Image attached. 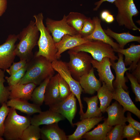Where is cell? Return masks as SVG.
I'll use <instances>...</instances> for the list:
<instances>
[{"mask_svg":"<svg viewBox=\"0 0 140 140\" xmlns=\"http://www.w3.org/2000/svg\"><path fill=\"white\" fill-rule=\"evenodd\" d=\"M27 69L23 77L18 83H33L39 85L44 80L51 78L54 74L52 62L42 56L35 54L27 61Z\"/></svg>","mask_w":140,"mask_h":140,"instance_id":"obj_1","label":"cell"},{"mask_svg":"<svg viewBox=\"0 0 140 140\" xmlns=\"http://www.w3.org/2000/svg\"><path fill=\"white\" fill-rule=\"evenodd\" d=\"M39 33L35 21L31 20L18 34L19 42L16 45L14 52L15 55L20 59L27 61L30 59L34 55L32 51L37 44Z\"/></svg>","mask_w":140,"mask_h":140,"instance_id":"obj_2","label":"cell"},{"mask_svg":"<svg viewBox=\"0 0 140 140\" xmlns=\"http://www.w3.org/2000/svg\"><path fill=\"white\" fill-rule=\"evenodd\" d=\"M33 17L40 33L37 43L39 50L34 54L37 56H43L52 62L58 59L56 56L57 49L55 43L50 33L44 25L43 13H40L34 15Z\"/></svg>","mask_w":140,"mask_h":140,"instance_id":"obj_3","label":"cell"},{"mask_svg":"<svg viewBox=\"0 0 140 140\" xmlns=\"http://www.w3.org/2000/svg\"><path fill=\"white\" fill-rule=\"evenodd\" d=\"M4 122L3 135L6 140H20L24 130L31 124V118L18 114L16 109L10 108Z\"/></svg>","mask_w":140,"mask_h":140,"instance_id":"obj_4","label":"cell"},{"mask_svg":"<svg viewBox=\"0 0 140 140\" xmlns=\"http://www.w3.org/2000/svg\"><path fill=\"white\" fill-rule=\"evenodd\" d=\"M114 3L117 9L116 19L119 25L124 26L130 30L140 31V28L133 20V17L137 16L139 13L134 0H116Z\"/></svg>","mask_w":140,"mask_h":140,"instance_id":"obj_5","label":"cell"},{"mask_svg":"<svg viewBox=\"0 0 140 140\" xmlns=\"http://www.w3.org/2000/svg\"><path fill=\"white\" fill-rule=\"evenodd\" d=\"M68 53L70 60L67 63V65L73 77L79 81L81 77L90 70L93 67L91 61L93 59L84 51L76 52L70 49Z\"/></svg>","mask_w":140,"mask_h":140,"instance_id":"obj_6","label":"cell"},{"mask_svg":"<svg viewBox=\"0 0 140 140\" xmlns=\"http://www.w3.org/2000/svg\"><path fill=\"white\" fill-rule=\"evenodd\" d=\"M70 50L76 52L84 51L89 53L94 59L99 61L106 57L114 61L118 59L110 45L99 40H92Z\"/></svg>","mask_w":140,"mask_h":140,"instance_id":"obj_7","label":"cell"},{"mask_svg":"<svg viewBox=\"0 0 140 140\" xmlns=\"http://www.w3.org/2000/svg\"><path fill=\"white\" fill-rule=\"evenodd\" d=\"M52 66L55 71L66 81L70 87L71 92L77 99L80 107L79 114L81 115L84 113L83 107L81 102V95L83 90L79 81L73 78L67 64V62L56 60L52 62Z\"/></svg>","mask_w":140,"mask_h":140,"instance_id":"obj_8","label":"cell"},{"mask_svg":"<svg viewBox=\"0 0 140 140\" xmlns=\"http://www.w3.org/2000/svg\"><path fill=\"white\" fill-rule=\"evenodd\" d=\"M76 99L72 92L70 94L65 100L49 106V110L60 114L66 118L72 126L74 125L73 122L77 112Z\"/></svg>","mask_w":140,"mask_h":140,"instance_id":"obj_9","label":"cell"},{"mask_svg":"<svg viewBox=\"0 0 140 140\" xmlns=\"http://www.w3.org/2000/svg\"><path fill=\"white\" fill-rule=\"evenodd\" d=\"M66 19V16L64 15L60 20H56L49 18L46 19V27L51 34L55 43L59 42L65 34L74 36L79 34L67 24Z\"/></svg>","mask_w":140,"mask_h":140,"instance_id":"obj_10","label":"cell"},{"mask_svg":"<svg viewBox=\"0 0 140 140\" xmlns=\"http://www.w3.org/2000/svg\"><path fill=\"white\" fill-rule=\"evenodd\" d=\"M18 39V35L9 34L5 42L0 45V69L5 71L14 62L15 56L14 52Z\"/></svg>","mask_w":140,"mask_h":140,"instance_id":"obj_11","label":"cell"},{"mask_svg":"<svg viewBox=\"0 0 140 140\" xmlns=\"http://www.w3.org/2000/svg\"><path fill=\"white\" fill-rule=\"evenodd\" d=\"M91 64L92 67L97 69L99 80L101 82H104L109 89L113 92L115 88L113 82L115 77L111 70L110 59L106 57L100 61L93 59L92 60Z\"/></svg>","mask_w":140,"mask_h":140,"instance_id":"obj_12","label":"cell"},{"mask_svg":"<svg viewBox=\"0 0 140 140\" xmlns=\"http://www.w3.org/2000/svg\"><path fill=\"white\" fill-rule=\"evenodd\" d=\"M92 40L83 38L79 34L74 36L64 35L59 42L55 43L57 49L56 54L57 59L60 58L61 54L67 50Z\"/></svg>","mask_w":140,"mask_h":140,"instance_id":"obj_13","label":"cell"},{"mask_svg":"<svg viewBox=\"0 0 140 140\" xmlns=\"http://www.w3.org/2000/svg\"><path fill=\"white\" fill-rule=\"evenodd\" d=\"M112 95L113 99L117 101L123 107L125 111H128L131 112L140 119V111L132 101L128 92L122 88H116L112 92Z\"/></svg>","mask_w":140,"mask_h":140,"instance_id":"obj_14","label":"cell"},{"mask_svg":"<svg viewBox=\"0 0 140 140\" xmlns=\"http://www.w3.org/2000/svg\"><path fill=\"white\" fill-rule=\"evenodd\" d=\"M118 59L117 62L110 60L111 66L114 69L116 76L113 85L114 88H122L127 91L128 88L125 84L127 80L124 75L125 72L129 69L125 67L123 60V55L120 53H118Z\"/></svg>","mask_w":140,"mask_h":140,"instance_id":"obj_15","label":"cell"},{"mask_svg":"<svg viewBox=\"0 0 140 140\" xmlns=\"http://www.w3.org/2000/svg\"><path fill=\"white\" fill-rule=\"evenodd\" d=\"M104 117L86 118L74 123L77 126L75 131L72 135L67 136V140H80L82 136L102 121Z\"/></svg>","mask_w":140,"mask_h":140,"instance_id":"obj_16","label":"cell"},{"mask_svg":"<svg viewBox=\"0 0 140 140\" xmlns=\"http://www.w3.org/2000/svg\"><path fill=\"white\" fill-rule=\"evenodd\" d=\"M114 51L124 55V62L125 66H130V72H132L135 69L140 61V45L132 44L127 48H119Z\"/></svg>","mask_w":140,"mask_h":140,"instance_id":"obj_17","label":"cell"},{"mask_svg":"<svg viewBox=\"0 0 140 140\" xmlns=\"http://www.w3.org/2000/svg\"><path fill=\"white\" fill-rule=\"evenodd\" d=\"M108 114L107 123L110 126L117 124L125 125L126 117L124 114L125 112L122 106L117 101L108 106L106 109Z\"/></svg>","mask_w":140,"mask_h":140,"instance_id":"obj_18","label":"cell"},{"mask_svg":"<svg viewBox=\"0 0 140 140\" xmlns=\"http://www.w3.org/2000/svg\"><path fill=\"white\" fill-rule=\"evenodd\" d=\"M37 85L33 83H18L8 86L10 91L9 99H19L27 101L30 100L33 92Z\"/></svg>","mask_w":140,"mask_h":140,"instance_id":"obj_19","label":"cell"},{"mask_svg":"<svg viewBox=\"0 0 140 140\" xmlns=\"http://www.w3.org/2000/svg\"><path fill=\"white\" fill-rule=\"evenodd\" d=\"M40 139L43 140H67L64 131L60 128L58 123L45 125L41 128Z\"/></svg>","mask_w":140,"mask_h":140,"instance_id":"obj_20","label":"cell"},{"mask_svg":"<svg viewBox=\"0 0 140 140\" xmlns=\"http://www.w3.org/2000/svg\"><path fill=\"white\" fill-rule=\"evenodd\" d=\"M60 101L57 74L51 78L47 85L45 90L44 102L46 105L49 106Z\"/></svg>","mask_w":140,"mask_h":140,"instance_id":"obj_21","label":"cell"},{"mask_svg":"<svg viewBox=\"0 0 140 140\" xmlns=\"http://www.w3.org/2000/svg\"><path fill=\"white\" fill-rule=\"evenodd\" d=\"M94 68L92 67L89 72L80 78L79 82L85 93L93 94L101 85V82L95 75Z\"/></svg>","mask_w":140,"mask_h":140,"instance_id":"obj_22","label":"cell"},{"mask_svg":"<svg viewBox=\"0 0 140 140\" xmlns=\"http://www.w3.org/2000/svg\"><path fill=\"white\" fill-rule=\"evenodd\" d=\"M92 19L95 24L94 31L90 35L83 38L103 42L110 45L114 50L119 48L118 44L114 42L110 37L108 36L104 32L101 25V19L97 16L93 17Z\"/></svg>","mask_w":140,"mask_h":140,"instance_id":"obj_23","label":"cell"},{"mask_svg":"<svg viewBox=\"0 0 140 140\" xmlns=\"http://www.w3.org/2000/svg\"><path fill=\"white\" fill-rule=\"evenodd\" d=\"M8 107H10L20 111L29 116L41 111L40 106L34 103H29L28 101L19 99H10L6 103Z\"/></svg>","mask_w":140,"mask_h":140,"instance_id":"obj_24","label":"cell"},{"mask_svg":"<svg viewBox=\"0 0 140 140\" xmlns=\"http://www.w3.org/2000/svg\"><path fill=\"white\" fill-rule=\"evenodd\" d=\"M65 118L61 114L50 110L41 111L39 114L34 115L31 118V124L39 126L41 125H48L58 122L64 120Z\"/></svg>","mask_w":140,"mask_h":140,"instance_id":"obj_25","label":"cell"},{"mask_svg":"<svg viewBox=\"0 0 140 140\" xmlns=\"http://www.w3.org/2000/svg\"><path fill=\"white\" fill-rule=\"evenodd\" d=\"M104 120L103 123L98 124L93 130L86 132L82 138L87 140H104L107 133L113 128L108 124L107 119Z\"/></svg>","mask_w":140,"mask_h":140,"instance_id":"obj_26","label":"cell"},{"mask_svg":"<svg viewBox=\"0 0 140 140\" xmlns=\"http://www.w3.org/2000/svg\"><path fill=\"white\" fill-rule=\"evenodd\" d=\"M105 33L109 36L115 39L118 43L120 48H124L128 43L132 41L140 43V37L133 35L129 32L118 33L113 31L108 27L103 30Z\"/></svg>","mask_w":140,"mask_h":140,"instance_id":"obj_27","label":"cell"},{"mask_svg":"<svg viewBox=\"0 0 140 140\" xmlns=\"http://www.w3.org/2000/svg\"><path fill=\"white\" fill-rule=\"evenodd\" d=\"M83 100L87 103L88 107L86 112L80 116L81 120L88 118L101 117V112L97 105L98 99L97 95L90 97H84Z\"/></svg>","mask_w":140,"mask_h":140,"instance_id":"obj_28","label":"cell"},{"mask_svg":"<svg viewBox=\"0 0 140 140\" xmlns=\"http://www.w3.org/2000/svg\"><path fill=\"white\" fill-rule=\"evenodd\" d=\"M102 86L97 91V96L100 102V110L101 112L104 113L113 99V92L109 89L104 82H102Z\"/></svg>","mask_w":140,"mask_h":140,"instance_id":"obj_29","label":"cell"},{"mask_svg":"<svg viewBox=\"0 0 140 140\" xmlns=\"http://www.w3.org/2000/svg\"><path fill=\"white\" fill-rule=\"evenodd\" d=\"M87 17L79 12H71L66 16L67 24L79 34Z\"/></svg>","mask_w":140,"mask_h":140,"instance_id":"obj_30","label":"cell"},{"mask_svg":"<svg viewBox=\"0 0 140 140\" xmlns=\"http://www.w3.org/2000/svg\"><path fill=\"white\" fill-rule=\"evenodd\" d=\"M51 78H47L41 82L39 86L36 87L32 93L31 100L40 106L44 101V95L47 85Z\"/></svg>","mask_w":140,"mask_h":140,"instance_id":"obj_31","label":"cell"},{"mask_svg":"<svg viewBox=\"0 0 140 140\" xmlns=\"http://www.w3.org/2000/svg\"><path fill=\"white\" fill-rule=\"evenodd\" d=\"M41 128L31 124L24 131L20 140H38L40 139Z\"/></svg>","mask_w":140,"mask_h":140,"instance_id":"obj_32","label":"cell"},{"mask_svg":"<svg viewBox=\"0 0 140 140\" xmlns=\"http://www.w3.org/2000/svg\"><path fill=\"white\" fill-rule=\"evenodd\" d=\"M5 71L0 69V104L1 105L7 102L10 93L9 86L5 87L4 85L5 81L4 79Z\"/></svg>","mask_w":140,"mask_h":140,"instance_id":"obj_33","label":"cell"},{"mask_svg":"<svg viewBox=\"0 0 140 140\" xmlns=\"http://www.w3.org/2000/svg\"><path fill=\"white\" fill-rule=\"evenodd\" d=\"M58 74L60 100L61 101L66 98L72 92L67 83L58 73Z\"/></svg>","mask_w":140,"mask_h":140,"instance_id":"obj_34","label":"cell"},{"mask_svg":"<svg viewBox=\"0 0 140 140\" xmlns=\"http://www.w3.org/2000/svg\"><path fill=\"white\" fill-rule=\"evenodd\" d=\"M125 125H116L108 132L104 140H122L123 129Z\"/></svg>","mask_w":140,"mask_h":140,"instance_id":"obj_35","label":"cell"},{"mask_svg":"<svg viewBox=\"0 0 140 140\" xmlns=\"http://www.w3.org/2000/svg\"><path fill=\"white\" fill-rule=\"evenodd\" d=\"M27 69L26 64V66L19 71L11 74L9 77L5 76L9 85L11 86L18 84L21 79L23 77Z\"/></svg>","mask_w":140,"mask_h":140,"instance_id":"obj_36","label":"cell"},{"mask_svg":"<svg viewBox=\"0 0 140 140\" xmlns=\"http://www.w3.org/2000/svg\"><path fill=\"white\" fill-rule=\"evenodd\" d=\"M95 28V24L94 20L90 17H87L79 34L83 37L89 36L93 33Z\"/></svg>","mask_w":140,"mask_h":140,"instance_id":"obj_37","label":"cell"},{"mask_svg":"<svg viewBox=\"0 0 140 140\" xmlns=\"http://www.w3.org/2000/svg\"><path fill=\"white\" fill-rule=\"evenodd\" d=\"M126 74L129 79L132 91L135 95V101H140V85L137 79L131 74L127 72Z\"/></svg>","mask_w":140,"mask_h":140,"instance_id":"obj_38","label":"cell"},{"mask_svg":"<svg viewBox=\"0 0 140 140\" xmlns=\"http://www.w3.org/2000/svg\"><path fill=\"white\" fill-rule=\"evenodd\" d=\"M10 108L6 103H3L0 108V136L3 135L4 132V122L10 111Z\"/></svg>","mask_w":140,"mask_h":140,"instance_id":"obj_39","label":"cell"},{"mask_svg":"<svg viewBox=\"0 0 140 140\" xmlns=\"http://www.w3.org/2000/svg\"><path fill=\"white\" fill-rule=\"evenodd\" d=\"M139 133L129 124L128 125H125L123 129L122 138H127L128 140H133L135 137L139 136Z\"/></svg>","mask_w":140,"mask_h":140,"instance_id":"obj_40","label":"cell"},{"mask_svg":"<svg viewBox=\"0 0 140 140\" xmlns=\"http://www.w3.org/2000/svg\"><path fill=\"white\" fill-rule=\"evenodd\" d=\"M27 61L25 60L20 59L17 62H13L9 68L6 70V72L10 75L22 69L26 65Z\"/></svg>","mask_w":140,"mask_h":140,"instance_id":"obj_41","label":"cell"},{"mask_svg":"<svg viewBox=\"0 0 140 140\" xmlns=\"http://www.w3.org/2000/svg\"><path fill=\"white\" fill-rule=\"evenodd\" d=\"M126 120L128 122L132 127L140 132V123L132 118L131 114L130 112L127 113Z\"/></svg>","mask_w":140,"mask_h":140,"instance_id":"obj_42","label":"cell"},{"mask_svg":"<svg viewBox=\"0 0 140 140\" xmlns=\"http://www.w3.org/2000/svg\"><path fill=\"white\" fill-rule=\"evenodd\" d=\"M131 74L137 79L138 82H140V61L138 62L135 69L132 72Z\"/></svg>","mask_w":140,"mask_h":140,"instance_id":"obj_43","label":"cell"},{"mask_svg":"<svg viewBox=\"0 0 140 140\" xmlns=\"http://www.w3.org/2000/svg\"><path fill=\"white\" fill-rule=\"evenodd\" d=\"M7 0H0V17L5 12L7 6Z\"/></svg>","mask_w":140,"mask_h":140,"instance_id":"obj_44","label":"cell"},{"mask_svg":"<svg viewBox=\"0 0 140 140\" xmlns=\"http://www.w3.org/2000/svg\"><path fill=\"white\" fill-rule=\"evenodd\" d=\"M115 0H100L95 3L94 4L96 5V6L93 9V10L94 11H96L97 10L102 4L104 2H107L113 3H114Z\"/></svg>","mask_w":140,"mask_h":140,"instance_id":"obj_45","label":"cell"},{"mask_svg":"<svg viewBox=\"0 0 140 140\" xmlns=\"http://www.w3.org/2000/svg\"><path fill=\"white\" fill-rule=\"evenodd\" d=\"M110 12L107 10H105L103 11L100 14V17L101 19L104 21L106 18L110 14Z\"/></svg>","mask_w":140,"mask_h":140,"instance_id":"obj_46","label":"cell"},{"mask_svg":"<svg viewBox=\"0 0 140 140\" xmlns=\"http://www.w3.org/2000/svg\"><path fill=\"white\" fill-rule=\"evenodd\" d=\"M115 20L114 15L110 13L105 19L104 21L108 23H112Z\"/></svg>","mask_w":140,"mask_h":140,"instance_id":"obj_47","label":"cell"},{"mask_svg":"<svg viewBox=\"0 0 140 140\" xmlns=\"http://www.w3.org/2000/svg\"><path fill=\"white\" fill-rule=\"evenodd\" d=\"M140 138L139 136H137V137H135V138H134L133 139V140H140Z\"/></svg>","mask_w":140,"mask_h":140,"instance_id":"obj_48","label":"cell"},{"mask_svg":"<svg viewBox=\"0 0 140 140\" xmlns=\"http://www.w3.org/2000/svg\"><path fill=\"white\" fill-rule=\"evenodd\" d=\"M4 139L2 137L0 136V140H4Z\"/></svg>","mask_w":140,"mask_h":140,"instance_id":"obj_49","label":"cell"}]
</instances>
